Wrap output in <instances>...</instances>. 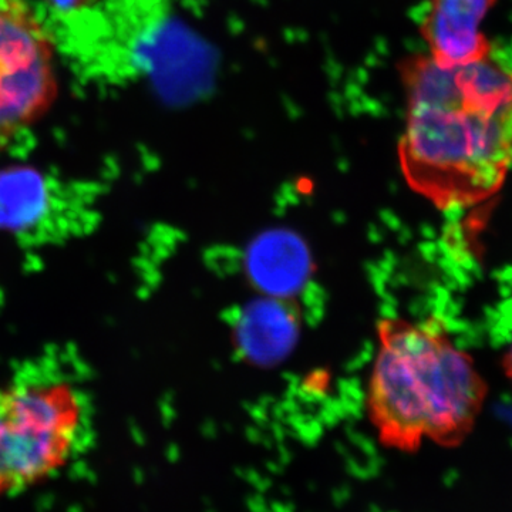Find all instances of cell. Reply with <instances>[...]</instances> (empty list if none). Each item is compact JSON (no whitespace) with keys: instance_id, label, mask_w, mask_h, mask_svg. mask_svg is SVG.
<instances>
[{"instance_id":"6da1fadb","label":"cell","mask_w":512,"mask_h":512,"mask_svg":"<svg viewBox=\"0 0 512 512\" xmlns=\"http://www.w3.org/2000/svg\"><path fill=\"white\" fill-rule=\"evenodd\" d=\"M400 74L399 163L410 188L443 211L497 194L512 170V64L494 52L443 67L420 53L404 60Z\"/></svg>"},{"instance_id":"ba28073f","label":"cell","mask_w":512,"mask_h":512,"mask_svg":"<svg viewBox=\"0 0 512 512\" xmlns=\"http://www.w3.org/2000/svg\"><path fill=\"white\" fill-rule=\"evenodd\" d=\"M249 268L262 289L275 296H285L295 291L305 278L306 254L295 239L271 234L252 248Z\"/></svg>"},{"instance_id":"8992f818","label":"cell","mask_w":512,"mask_h":512,"mask_svg":"<svg viewBox=\"0 0 512 512\" xmlns=\"http://www.w3.org/2000/svg\"><path fill=\"white\" fill-rule=\"evenodd\" d=\"M498 0H430L421 37L427 55L443 67L464 66L495 52L483 25Z\"/></svg>"},{"instance_id":"5b68a950","label":"cell","mask_w":512,"mask_h":512,"mask_svg":"<svg viewBox=\"0 0 512 512\" xmlns=\"http://www.w3.org/2000/svg\"><path fill=\"white\" fill-rule=\"evenodd\" d=\"M92 194L32 165L0 167V235L49 248L86 237L96 224Z\"/></svg>"},{"instance_id":"30bf717a","label":"cell","mask_w":512,"mask_h":512,"mask_svg":"<svg viewBox=\"0 0 512 512\" xmlns=\"http://www.w3.org/2000/svg\"><path fill=\"white\" fill-rule=\"evenodd\" d=\"M503 369L505 375H507L508 379H510V382L512 383V343L510 348L507 349V352L504 353Z\"/></svg>"},{"instance_id":"277c9868","label":"cell","mask_w":512,"mask_h":512,"mask_svg":"<svg viewBox=\"0 0 512 512\" xmlns=\"http://www.w3.org/2000/svg\"><path fill=\"white\" fill-rule=\"evenodd\" d=\"M55 46L26 0H0V150L50 110Z\"/></svg>"},{"instance_id":"9c48e42d","label":"cell","mask_w":512,"mask_h":512,"mask_svg":"<svg viewBox=\"0 0 512 512\" xmlns=\"http://www.w3.org/2000/svg\"><path fill=\"white\" fill-rule=\"evenodd\" d=\"M47 2L52 3L57 9L74 10L89 5L92 0H47Z\"/></svg>"},{"instance_id":"52a82bcc","label":"cell","mask_w":512,"mask_h":512,"mask_svg":"<svg viewBox=\"0 0 512 512\" xmlns=\"http://www.w3.org/2000/svg\"><path fill=\"white\" fill-rule=\"evenodd\" d=\"M285 303L256 302L238 325L239 348L259 363L275 362L291 350L296 318Z\"/></svg>"},{"instance_id":"7a4b0ae2","label":"cell","mask_w":512,"mask_h":512,"mask_svg":"<svg viewBox=\"0 0 512 512\" xmlns=\"http://www.w3.org/2000/svg\"><path fill=\"white\" fill-rule=\"evenodd\" d=\"M377 338L366 404L382 443L406 453L426 441L461 446L488 393L473 359L436 319H382Z\"/></svg>"},{"instance_id":"3957f363","label":"cell","mask_w":512,"mask_h":512,"mask_svg":"<svg viewBox=\"0 0 512 512\" xmlns=\"http://www.w3.org/2000/svg\"><path fill=\"white\" fill-rule=\"evenodd\" d=\"M92 397L72 376L26 366L0 383V497L55 476L92 443Z\"/></svg>"}]
</instances>
